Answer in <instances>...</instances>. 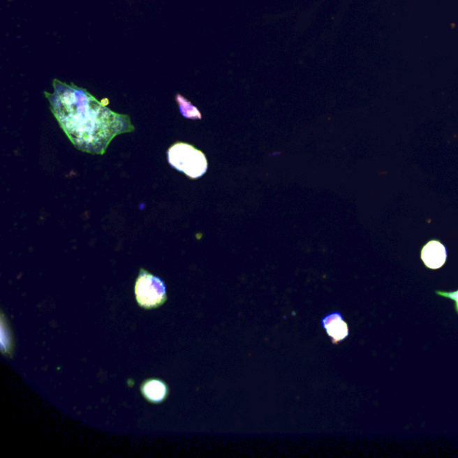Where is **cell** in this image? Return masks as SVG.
<instances>
[{
    "label": "cell",
    "instance_id": "6da1fadb",
    "mask_svg": "<svg viewBox=\"0 0 458 458\" xmlns=\"http://www.w3.org/2000/svg\"><path fill=\"white\" fill-rule=\"evenodd\" d=\"M52 94L45 92L50 109L76 149L103 155L116 136L135 131L126 114L114 112L84 89L59 80Z\"/></svg>",
    "mask_w": 458,
    "mask_h": 458
},
{
    "label": "cell",
    "instance_id": "7a4b0ae2",
    "mask_svg": "<svg viewBox=\"0 0 458 458\" xmlns=\"http://www.w3.org/2000/svg\"><path fill=\"white\" fill-rule=\"evenodd\" d=\"M168 160L172 167L193 179L202 177L208 168L205 154L189 143L172 145L168 152Z\"/></svg>",
    "mask_w": 458,
    "mask_h": 458
},
{
    "label": "cell",
    "instance_id": "3957f363",
    "mask_svg": "<svg viewBox=\"0 0 458 458\" xmlns=\"http://www.w3.org/2000/svg\"><path fill=\"white\" fill-rule=\"evenodd\" d=\"M136 301L145 309L160 307L167 301V288L160 278L145 269L140 270L135 286Z\"/></svg>",
    "mask_w": 458,
    "mask_h": 458
},
{
    "label": "cell",
    "instance_id": "277c9868",
    "mask_svg": "<svg viewBox=\"0 0 458 458\" xmlns=\"http://www.w3.org/2000/svg\"><path fill=\"white\" fill-rule=\"evenodd\" d=\"M320 323L327 335L335 345L344 341L349 336L348 324L344 320L343 314L339 311L326 314Z\"/></svg>",
    "mask_w": 458,
    "mask_h": 458
},
{
    "label": "cell",
    "instance_id": "5b68a950",
    "mask_svg": "<svg viewBox=\"0 0 458 458\" xmlns=\"http://www.w3.org/2000/svg\"><path fill=\"white\" fill-rule=\"evenodd\" d=\"M421 257L422 262L428 268L431 269H440L446 263V247L437 240L429 241L422 248Z\"/></svg>",
    "mask_w": 458,
    "mask_h": 458
},
{
    "label": "cell",
    "instance_id": "8992f818",
    "mask_svg": "<svg viewBox=\"0 0 458 458\" xmlns=\"http://www.w3.org/2000/svg\"><path fill=\"white\" fill-rule=\"evenodd\" d=\"M142 396L145 397L149 402L158 404L163 402L168 395V387L167 384L161 380L146 381L143 383L141 387Z\"/></svg>",
    "mask_w": 458,
    "mask_h": 458
},
{
    "label": "cell",
    "instance_id": "52a82bcc",
    "mask_svg": "<svg viewBox=\"0 0 458 458\" xmlns=\"http://www.w3.org/2000/svg\"><path fill=\"white\" fill-rule=\"evenodd\" d=\"M452 297L457 302V310H458V291L456 292V293H454V294L452 295Z\"/></svg>",
    "mask_w": 458,
    "mask_h": 458
}]
</instances>
